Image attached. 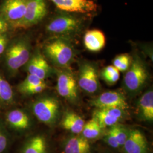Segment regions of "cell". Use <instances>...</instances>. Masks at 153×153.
<instances>
[{
  "mask_svg": "<svg viewBox=\"0 0 153 153\" xmlns=\"http://www.w3.org/2000/svg\"><path fill=\"white\" fill-rule=\"evenodd\" d=\"M91 105L97 108H116L126 110L128 108V104L124 95L115 91L102 93L91 100Z\"/></svg>",
  "mask_w": 153,
  "mask_h": 153,
  "instance_id": "10",
  "label": "cell"
},
{
  "mask_svg": "<svg viewBox=\"0 0 153 153\" xmlns=\"http://www.w3.org/2000/svg\"><path fill=\"white\" fill-rule=\"evenodd\" d=\"M65 153H90V145L88 140L81 136L70 138L66 143Z\"/></svg>",
  "mask_w": 153,
  "mask_h": 153,
  "instance_id": "18",
  "label": "cell"
},
{
  "mask_svg": "<svg viewBox=\"0 0 153 153\" xmlns=\"http://www.w3.org/2000/svg\"><path fill=\"white\" fill-rule=\"evenodd\" d=\"M105 141L112 148H118L120 147L114 134L113 133L112 131H111L110 129L105 136Z\"/></svg>",
  "mask_w": 153,
  "mask_h": 153,
  "instance_id": "28",
  "label": "cell"
},
{
  "mask_svg": "<svg viewBox=\"0 0 153 153\" xmlns=\"http://www.w3.org/2000/svg\"><path fill=\"white\" fill-rule=\"evenodd\" d=\"M43 83H44V80L39 78L37 76L29 74L19 86V89L21 91L26 88L42 84Z\"/></svg>",
  "mask_w": 153,
  "mask_h": 153,
  "instance_id": "26",
  "label": "cell"
},
{
  "mask_svg": "<svg viewBox=\"0 0 153 153\" xmlns=\"http://www.w3.org/2000/svg\"><path fill=\"white\" fill-rule=\"evenodd\" d=\"M62 69L57 73V92L62 98L74 102L78 97L76 80L68 68Z\"/></svg>",
  "mask_w": 153,
  "mask_h": 153,
  "instance_id": "9",
  "label": "cell"
},
{
  "mask_svg": "<svg viewBox=\"0 0 153 153\" xmlns=\"http://www.w3.org/2000/svg\"><path fill=\"white\" fill-rule=\"evenodd\" d=\"M85 122L82 117L73 112H67L64 115L61 126L64 129L78 134L82 133Z\"/></svg>",
  "mask_w": 153,
  "mask_h": 153,
  "instance_id": "16",
  "label": "cell"
},
{
  "mask_svg": "<svg viewBox=\"0 0 153 153\" xmlns=\"http://www.w3.org/2000/svg\"><path fill=\"white\" fill-rule=\"evenodd\" d=\"M27 64V69L29 74L37 76L44 80L52 73V68L44 56L39 52H36Z\"/></svg>",
  "mask_w": 153,
  "mask_h": 153,
  "instance_id": "13",
  "label": "cell"
},
{
  "mask_svg": "<svg viewBox=\"0 0 153 153\" xmlns=\"http://www.w3.org/2000/svg\"><path fill=\"white\" fill-rule=\"evenodd\" d=\"M33 111L39 120L46 124H52L58 117L60 104L53 97H45L34 103Z\"/></svg>",
  "mask_w": 153,
  "mask_h": 153,
  "instance_id": "5",
  "label": "cell"
},
{
  "mask_svg": "<svg viewBox=\"0 0 153 153\" xmlns=\"http://www.w3.org/2000/svg\"><path fill=\"white\" fill-rule=\"evenodd\" d=\"M131 57L128 54H121L117 56L113 60V66L119 71H126L130 67Z\"/></svg>",
  "mask_w": 153,
  "mask_h": 153,
  "instance_id": "23",
  "label": "cell"
},
{
  "mask_svg": "<svg viewBox=\"0 0 153 153\" xmlns=\"http://www.w3.org/2000/svg\"><path fill=\"white\" fill-rule=\"evenodd\" d=\"M10 28L9 25L3 18L0 16V34L7 33Z\"/></svg>",
  "mask_w": 153,
  "mask_h": 153,
  "instance_id": "30",
  "label": "cell"
},
{
  "mask_svg": "<svg viewBox=\"0 0 153 153\" xmlns=\"http://www.w3.org/2000/svg\"><path fill=\"white\" fill-rule=\"evenodd\" d=\"M111 131L114 134L119 146H123L128 137L129 131L123 126L116 124L110 128Z\"/></svg>",
  "mask_w": 153,
  "mask_h": 153,
  "instance_id": "25",
  "label": "cell"
},
{
  "mask_svg": "<svg viewBox=\"0 0 153 153\" xmlns=\"http://www.w3.org/2000/svg\"><path fill=\"white\" fill-rule=\"evenodd\" d=\"M82 19L69 13H60L46 26V32L54 37L69 39L80 33L83 27Z\"/></svg>",
  "mask_w": 153,
  "mask_h": 153,
  "instance_id": "2",
  "label": "cell"
},
{
  "mask_svg": "<svg viewBox=\"0 0 153 153\" xmlns=\"http://www.w3.org/2000/svg\"><path fill=\"white\" fill-rule=\"evenodd\" d=\"M28 0H3L0 4V16L14 28L21 21L26 11Z\"/></svg>",
  "mask_w": 153,
  "mask_h": 153,
  "instance_id": "7",
  "label": "cell"
},
{
  "mask_svg": "<svg viewBox=\"0 0 153 153\" xmlns=\"http://www.w3.org/2000/svg\"><path fill=\"white\" fill-rule=\"evenodd\" d=\"M123 146L126 153H146L148 151L146 137L141 131L136 129L129 131Z\"/></svg>",
  "mask_w": 153,
  "mask_h": 153,
  "instance_id": "14",
  "label": "cell"
},
{
  "mask_svg": "<svg viewBox=\"0 0 153 153\" xmlns=\"http://www.w3.org/2000/svg\"><path fill=\"white\" fill-rule=\"evenodd\" d=\"M5 51L7 68L13 72L17 71L26 65L30 59V39L28 35H23L16 39L7 47Z\"/></svg>",
  "mask_w": 153,
  "mask_h": 153,
  "instance_id": "3",
  "label": "cell"
},
{
  "mask_svg": "<svg viewBox=\"0 0 153 153\" xmlns=\"http://www.w3.org/2000/svg\"><path fill=\"white\" fill-rule=\"evenodd\" d=\"M148 73L145 62L138 55L131 60V64L124 78L126 90L131 94H137L143 87L148 79Z\"/></svg>",
  "mask_w": 153,
  "mask_h": 153,
  "instance_id": "4",
  "label": "cell"
},
{
  "mask_svg": "<svg viewBox=\"0 0 153 153\" xmlns=\"http://www.w3.org/2000/svg\"><path fill=\"white\" fill-rule=\"evenodd\" d=\"M13 97L11 86L0 75V100L4 102H10Z\"/></svg>",
  "mask_w": 153,
  "mask_h": 153,
  "instance_id": "24",
  "label": "cell"
},
{
  "mask_svg": "<svg viewBox=\"0 0 153 153\" xmlns=\"http://www.w3.org/2000/svg\"><path fill=\"white\" fill-rule=\"evenodd\" d=\"M138 114L143 120L151 122L153 120V91L149 90L144 93L138 102Z\"/></svg>",
  "mask_w": 153,
  "mask_h": 153,
  "instance_id": "17",
  "label": "cell"
},
{
  "mask_svg": "<svg viewBox=\"0 0 153 153\" xmlns=\"http://www.w3.org/2000/svg\"><path fill=\"white\" fill-rule=\"evenodd\" d=\"M83 43L89 51L97 52L103 49L105 44L104 34L98 30H91L85 33Z\"/></svg>",
  "mask_w": 153,
  "mask_h": 153,
  "instance_id": "15",
  "label": "cell"
},
{
  "mask_svg": "<svg viewBox=\"0 0 153 153\" xmlns=\"http://www.w3.org/2000/svg\"><path fill=\"white\" fill-rule=\"evenodd\" d=\"M47 13V7L45 0H28L25 14L14 28L31 27L40 22Z\"/></svg>",
  "mask_w": 153,
  "mask_h": 153,
  "instance_id": "6",
  "label": "cell"
},
{
  "mask_svg": "<svg viewBox=\"0 0 153 153\" xmlns=\"http://www.w3.org/2000/svg\"><path fill=\"white\" fill-rule=\"evenodd\" d=\"M9 38L7 33L0 34V56L2 55L7 47Z\"/></svg>",
  "mask_w": 153,
  "mask_h": 153,
  "instance_id": "29",
  "label": "cell"
},
{
  "mask_svg": "<svg viewBox=\"0 0 153 153\" xmlns=\"http://www.w3.org/2000/svg\"><path fill=\"white\" fill-rule=\"evenodd\" d=\"M61 10L66 13L88 14L97 11V5L92 0H50Z\"/></svg>",
  "mask_w": 153,
  "mask_h": 153,
  "instance_id": "11",
  "label": "cell"
},
{
  "mask_svg": "<svg viewBox=\"0 0 153 153\" xmlns=\"http://www.w3.org/2000/svg\"><path fill=\"white\" fill-rule=\"evenodd\" d=\"M124 110L116 108H97L93 117L98 122L102 128L115 126L123 117Z\"/></svg>",
  "mask_w": 153,
  "mask_h": 153,
  "instance_id": "12",
  "label": "cell"
},
{
  "mask_svg": "<svg viewBox=\"0 0 153 153\" xmlns=\"http://www.w3.org/2000/svg\"><path fill=\"white\" fill-rule=\"evenodd\" d=\"M7 121L10 126L16 129H26L30 124V118L23 111L15 109L10 111L7 115Z\"/></svg>",
  "mask_w": 153,
  "mask_h": 153,
  "instance_id": "19",
  "label": "cell"
},
{
  "mask_svg": "<svg viewBox=\"0 0 153 153\" xmlns=\"http://www.w3.org/2000/svg\"><path fill=\"white\" fill-rule=\"evenodd\" d=\"M44 54L54 65L68 68L75 57V51L69 39L53 37L44 46Z\"/></svg>",
  "mask_w": 153,
  "mask_h": 153,
  "instance_id": "1",
  "label": "cell"
},
{
  "mask_svg": "<svg viewBox=\"0 0 153 153\" xmlns=\"http://www.w3.org/2000/svg\"><path fill=\"white\" fill-rule=\"evenodd\" d=\"M47 144L44 137L36 136L31 138L23 150V153H46Z\"/></svg>",
  "mask_w": 153,
  "mask_h": 153,
  "instance_id": "20",
  "label": "cell"
},
{
  "mask_svg": "<svg viewBox=\"0 0 153 153\" xmlns=\"http://www.w3.org/2000/svg\"><path fill=\"white\" fill-rule=\"evenodd\" d=\"M78 85L86 93H96L99 88L98 71L96 65L90 62H83L79 66Z\"/></svg>",
  "mask_w": 153,
  "mask_h": 153,
  "instance_id": "8",
  "label": "cell"
},
{
  "mask_svg": "<svg viewBox=\"0 0 153 153\" xmlns=\"http://www.w3.org/2000/svg\"><path fill=\"white\" fill-rule=\"evenodd\" d=\"M100 76L106 83L114 85L119 79L120 71L113 65L107 66L103 69Z\"/></svg>",
  "mask_w": 153,
  "mask_h": 153,
  "instance_id": "22",
  "label": "cell"
},
{
  "mask_svg": "<svg viewBox=\"0 0 153 153\" xmlns=\"http://www.w3.org/2000/svg\"><path fill=\"white\" fill-rule=\"evenodd\" d=\"M46 88H47V85L44 82L42 84H39V85H35V86L26 88L21 91L22 93H25L27 94H30V95L35 94L42 93L43 91H44Z\"/></svg>",
  "mask_w": 153,
  "mask_h": 153,
  "instance_id": "27",
  "label": "cell"
},
{
  "mask_svg": "<svg viewBox=\"0 0 153 153\" xmlns=\"http://www.w3.org/2000/svg\"><path fill=\"white\" fill-rule=\"evenodd\" d=\"M7 146V139L0 129V153H2Z\"/></svg>",
  "mask_w": 153,
  "mask_h": 153,
  "instance_id": "31",
  "label": "cell"
},
{
  "mask_svg": "<svg viewBox=\"0 0 153 153\" xmlns=\"http://www.w3.org/2000/svg\"><path fill=\"white\" fill-rule=\"evenodd\" d=\"M102 128L94 117L85 123L82 131V136L87 140L95 139L98 137L102 132Z\"/></svg>",
  "mask_w": 153,
  "mask_h": 153,
  "instance_id": "21",
  "label": "cell"
}]
</instances>
